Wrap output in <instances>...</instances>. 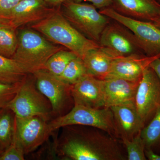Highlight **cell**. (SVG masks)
<instances>
[{
  "label": "cell",
  "instance_id": "obj_1",
  "mask_svg": "<svg viewBox=\"0 0 160 160\" xmlns=\"http://www.w3.org/2000/svg\"><path fill=\"white\" fill-rule=\"evenodd\" d=\"M55 146L58 156L70 160H126L117 138L101 129L73 125L62 127Z\"/></svg>",
  "mask_w": 160,
  "mask_h": 160
},
{
  "label": "cell",
  "instance_id": "obj_8",
  "mask_svg": "<svg viewBox=\"0 0 160 160\" xmlns=\"http://www.w3.org/2000/svg\"><path fill=\"white\" fill-rule=\"evenodd\" d=\"M98 44L115 58L145 54L132 32L115 21L110 22L103 30Z\"/></svg>",
  "mask_w": 160,
  "mask_h": 160
},
{
  "label": "cell",
  "instance_id": "obj_30",
  "mask_svg": "<svg viewBox=\"0 0 160 160\" xmlns=\"http://www.w3.org/2000/svg\"><path fill=\"white\" fill-rule=\"evenodd\" d=\"M146 159L149 160H160V155L155 153L151 148H146L145 150Z\"/></svg>",
  "mask_w": 160,
  "mask_h": 160
},
{
  "label": "cell",
  "instance_id": "obj_21",
  "mask_svg": "<svg viewBox=\"0 0 160 160\" xmlns=\"http://www.w3.org/2000/svg\"><path fill=\"white\" fill-rule=\"evenodd\" d=\"M17 29L0 22V55L12 58L18 45Z\"/></svg>",
  "mask_w": 160,
  "mask_h": 160
},
{
  "label": "cell",
  "instance_id": "obj_6",
  "mask_svg": "<svg viewBox=\"0 0 160 160\" xmlns=\"http://www.w3.org/2000/svg\"><path fill=\"white\" fill-rule=\"evenodd\" d=\"M7 107L18 118L40 116L49 120L53 116L51 103L38 89L31 73L23 80L17 93Z\"/></svg>",
  "mask_w": 160,
  "mask_h": 160
},
{
  "label": "cell",
  "instance_id": "obj_33",
  "mask_svg": "<svg viewBox=\"0 0 160 160\" xmlns=\"http://www.w3.org/2000/svg\"><path fill=\"white\" fill-rule=\"evenodd\" d=\"M159 1H160V0H159ZM152 23H153L154 25H155L156 26H157L158 27V28L160 29V17L157 20H156L155 22Z\"/></svg>",
  "mask_w": 160,
  "mask_h": 160
},
{
  "label": "cell",
  "instance_id": "obj_19",
  "mask_svg": "<svg viewBox=\"0 0 160 160\" xmlns=\"http://www.w3.org/2000/svg\"><path fill=\"white\" fill-rule=\"evenodd\" d=\"M28 74L16 60L0 55V82L7 84H18L22 82Z\"/></svg>",
  "mask_w": 160,
  "mask_h": 160
},
{
  "label": "cell",
  "instance_id": "obj_10",
  "mask_svg": "<svg viewBox=\"0 0 160 160\" xmlns=\"http://www.w3.org/2000/svg\"><path fill=\"white\" fill-rule=\"evenodd\" d=\"M49 121L42 117L16 116L15 136L25 155L34 151L48 139L52 132Z\"/></svg>",
  "mask_w": 160,
  "mask_h": 160
},
{
  "label": "cell",
  "instance_id": "obj_13",
  "mask_svg": "<svg viewBox=\"0 0 160 160\" xmlns=\"http://www.w3.org/2000/svg\"><path fill=\"white\" fill-rule=\"evenodd\" d=\"M74 105L99 109L105 107L103 80L88 74L71 86Z\"/></svg>",
  "mask_w": 160,
  "mask_h": 160
},
{
  "label": "cell",
  "instance_id": "obj_3",
  "mask_svg": "<svg viewBox=\"0 0 160 160\" xmlns=\"http://www.w3.org/2000/svg\"><path fill=\"white\" fill-rule=\"evenodd\" d=\"M65 48L55 46L34 29H24L18 34V45L12 58L29 74L45 69L47 61L57 52Z\"/></svg>",
  "mask_w": 160,
  "mask_h": 160
},
{
  "label": "cell",
  "instance_id": "obj_18",
  "mask_svg": "<svg viewBox=\"0 0 160 160\" xmlns=\"http://www.w3.org/2000/svg\"><path fill=\"white\" fill-rule=\"evenodd\" d=\"M115 58L100 46L87 52L82 60L88 74L104 80L109 74L112 63Z\"/></svg>",
  "mask_w": 160,
  "mask_h": 160
},
{
  "label": "cell",
  "instance_id": "obj_2",
  "mask_svg": "<svg viewBox=\"0 0 160 160\" xmlns=\"http://www.w3.org/2000/svg\"><path fill=\"white\" fill-rule=\"evenodd\" d=\"M31 27L82 59L89 50L100 47L98 43L86 37L72 26L60 10L54 9L46 17L32 24Z\"/></svg>",
  "mask_w": 160,
  "mask_h": 160
},
{
  "label": "cell",
  "instance_id": "obj_24",
  "mask_svg": "<svg viewBox=\"0 0 160 160\" xmlns=\"http://www.w3.org/2000/svg\"><path fill=\"white\" fill-rule=\"evenodd\" d=\"M87 74L82 59L77 57L72 60L58 77L64 83L72 86Z\"/></svg>",
  "mask_w": 160,
  "mask_h": 160
},
{
  "label": "cell",
  "instance_id": "obj_29",
  "mask_svg": "<svg viewBox=\"0 0 160 160\" xmlns=\"http://www.w3.org/2000/svg\"><path fill=\"white\" fill-rule=\"evenodd\" d=\"M72 2L77 3H82L83 2H89L97 9H102L110 7L112 6V0H71Z\"/></svg>",
  "mask_w": 160,
  "mask_h": 160
},
{
  "label": "cell",
  "instance_id": "obj_25",
  "mask_svg": "<svg viewBox=\"0 0 160 160\" xmlns=\"http://www.w3.org/2000/svg\"><path fill=\"white\" fill-rule=\"evenodd\" d=\"M127 152V159L129 160H146L145 143L141 138L140 132L131 140L122 141Z\"/></svg>",
  "mask_w": 160,
  "mask_h": 160
},
{
  "label": "cell",
  "instance_id": "obj_15",
  "mask_svg": "<svg viewBox=\"0 0 160 160\" xmlns=\"http://www.w3.org/2000/svg\"><path fill=\"white\" fill-rule=\"evenodd\" d=\"M140 81L116 78L103 80L105 107L135 105V98Z\"/></svg>",
  "mask_w": 160,
  "mask_h": 160
},
{
  "label": "cell",
  "instance_id": "obj_14",
  "mask_svg": "<svg viewBox=\"0 0 160 160\" xmlns=\"http://www.w3.org/2000/svg\"><path fill=\"white\" fill-rule=\"evenodd\" d=\"M158 58H160V56L148 57L145 54H138L115 58L112 61L110 71L106 79L116 78L130 81H140L144 70Z\"/></svg>",
  "mask_w": 160,
  "mask_h": 160
},
{
  "label": "cell",
  "instance_id": "obj_12",
  "mask_svg": "<svg viewBox=\"0 0 160 160\" xmlns=\"http://www.w3.org/2000/svg\"><path fill=\"white\" fill-rule=\"evenodd\" d=\"M54 10L49 8L45 0H22L0 22L17 29L43 19Z\"/></svg>",
  "mask_w": 160,
  "mask_h": 160
},
{
  "label": "cell",
  "instance_id": "obj_27",
  "mask_svg": "<svg viewBox=\"0 0 160 160\" xmlns=\"http://www.w3.org/2000/svg\"><path fill=\"white\" fill-rule=\"evenodd\" d=\"M25 154L14 136L10 146L0 154V160H24Z\"/></svg>",
  "mask_w": 160,
  "mask_h": 160
},
{
  "label": "cell",
  "instance_id": "obj_9",
  "mask_svg": "<svg viewBox=\"0 0 160 160\" xmlns=\"http://www.w3.org/2000/svg\"><path fill=\"white\" fill-rule=\"evenodd\" d=\"M32 74L38 89L51 103L53 115L57 118L66 114L69 101L72 98L71 86L46 69H39Z\"/></svg>",
  "mask_w": 160,
  "mask_h": 160
},
{
  "label": "cell",
  "instance_id": "obj_4",
  "mask_svg": "<svg viewBox=\"0 0 160 160\" xmlns=\"http://www.w3.org/2000/svg\"><path fill=\"white\" fill-rule=\"evenodd\" d=\"M61 6L60 11L72 26L89 39L99 43L111 19L98 11L92 4L66 0Z\"/></svg>",
  "mask_w": 160,
  "mask_h": 160
},
{
  "label": "cell",
  "instance_id": "obj_31",
  "mask_svg": "<svg viewBox=\"0 0 160 160\" xmlns=\"http://www.w3.org/2000/svg\"><path fill=\"white\" fill-rule=\"evenodd\" d=\"M149 67L154 70L160 80V58H158L152 61Z\"/></svg>",
  "mask_w": 160,
  "mask_h": 160
},
{
  "label": "cell",
  "instance_id": "obj_22",
  "mask_svg": "<svg viewBox=\"0 0 160 160\" xmlns=\"http://www.w3.org/2000/svg\"><path fill=\"white\" fill-rule=\"evenodd\" d=\"M140 135L146 148L152 149L160 145V106L152 118L150 122L140 132Z\"/></svg>",
  "mask_w": 160,
  "mask_h": 160
},
{
  "label": "cell",
  "instance_id": "obj_17",
  "mask_svg": "<svg viewBox=\"0 0 160 160\" xmlns=\"http://www.w3.org/2000/svg\"><path fill=\"white\" fill-rule=\"evenodd\" d=\"M117 132L122 142L131 140L145 126V123L138 113L135 105H122L110 107Z\"/></svg>",
  "mask_w": 160,
  "mask_h": 160
},
{
  "label": "cell",
  "instance_id": "obj_5",
  "mask_svg": "<svg viewBox=\"0 0 160 160\" xmlns=\"http://www.w3.org/2000/svg\"><path fill=\"white\" fill-rule=\"evenodd\" d=\"M52 132L66 126L79 125L101 129L118 138L113 114L109 108H90L74 105L66 114L49 122Z\"/></svg>",
  "mask_w": 160,
  "mask_h": 160
},
{
  "label": "cell",
  "instance_id": "obj_20",
  "mask_svg": "<svg viewBox=\"0 0 160 160\" xmlns=\"http://www.w3.org/2000/svg\"><path fill=\"white\" fill-rule=\"evenodd\" d=\"M16 116L8 107L0 109V147L3 150L10 146L15 131Z\"/></svg>",
  "mask_w": 160,
  "mask_h": 160
},
{
  "label": "cell",
  "instance_id": "obj_32",
  "mask_svg": "<svg viewBox=\"0 0 160 160\" xmlns=\"http://www.w3.org/2000/svg\"><path fill=\"white\" fill-rule=\"evenodd\" d=\"M66 0H45L48 6L54 7L60 6Z\"/></svg>",
  "mask_w": 160,
  "mask_h": 160
},
{
  "label": "cell",
  "instance_id": "obj_16",
  "mask_svg": "<svg viewBox=\"0 0 160 160\" xmlns=\"http://www.w3.org/2000/svg\"><path fill=\"white\" fill-rule=\"evenodd\" d=\"M112 9L134 19L153 22L160 17V4L156 0H112Z\"/></svg>",
  "mask_w": 160,
  "mask_h": 160
},
{
  "label": "cell",
  "instance_id": "obj_23",
  "mask_svg": "<svg viewBox=\"0 0 160 160\" xmlns=\"http://www.w3.org/2000/svg\"><path fill=\"white\" fill-rule=\"evenodd\" d=\"M77 57L74 52L68 49H62L49 58L44 69L56 76H60L68 64Z\"/></svg>",
  "mask_w": 160,
  "mask_h": 160
},
{
  "label": "cell",
  "instance_id": "obj_26",
  "mask_svg": "<svg viewBox=\"0 0 160 160\" xmlns=\"http://www.w3.org/2000/svg\"><path fill=\"white\" fill-rule=\"evenodd\" d=\"M22 82L10 84L0 82V109L8 107L17 93Z\"/></svg>",
  "mask_w": 160,
  "mask_h": 160
},
{
  "label": "cell",
  "instance_id": "obj_28",
  "mask_svg": "<svg viewBox=\"0 0 160 160\" xmlns=\"http://www.w3.org/2000/svg\"><path fill=\"white\" fill-rule=\"evenodd\" d=\"M22 0H0V20L2 19Z\"/></svg>",
  "mask_w": 160,
  "mask_h": 160
},
{
  "label": "cell",
  "instance_id": "obj_34",
  "mask_svg": "<svg viewBox=\"0 0 160 160\" xmlns=\"http://www.w3.org/2000/svg\"><path fill=\"white\" fill-rule=\"evenodd\" d=\"M3 151H4V150H3V149H1V147H0V154H1V153L3 152Z\"/></svg>",
  "mask_w": 160,
  "mask_h": 160
},
{
  "label": "cell",
  "instance_id": "obj_11",
  "mask_svg": "<svg viewBox=\"0 0 160 160\" xmlns=\"http://www.w3.org/2000/svg\"><path fill=\"white\" fill-rule=\"evenodd\" d=\"M135 105L145 124L160 106V80L149 66L143 72L137 90Z\"/></svg>",
  "mask_w": 160,
  "mask_h": 160
},
{
  "label": "cell",
  "instance_id": "obj_7",
  "mask_svg": "<svg viewBox=\"0 0 160 160\" xmlns=\"http://www.w3.org/2000/svg\"><path fill=\"white\" fill-rule=\"evenodd\" d=\"M99 12L130 30L147 56H160V29L153 23L124 16L111 7L100 9Z\"/></svg>",
  "mask_w": 160,
  "mask_h": 160
}]
</instances>
